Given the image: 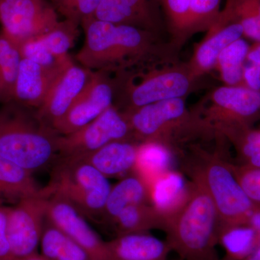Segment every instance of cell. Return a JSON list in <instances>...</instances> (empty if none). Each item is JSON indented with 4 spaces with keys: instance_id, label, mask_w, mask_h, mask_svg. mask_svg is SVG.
<instances>
[{
    "instance_id": "1",
    "label": "cell",
    "mask_w": 260,
    "mask_h": 260,
    "mask_svg": "<svg viewBox=\"0 0 260 260\" xmlns=\"http://www.w3.org/2000/svg\"><path fill=\"white\" fill-rule=\"evenodd\" d=\"M192 179L185 201L167 219V242L183 260H220L218 212L201 181Z\"/></svg>"
},
{
    "instance_id": "2",
    "label": "cell",
    "mask_w": 260,
    "mask_h": 260,
    "mask_svg": "<svg viewBox=\"0 0 260 260\" xmlns=\"http://www.w3.org/2000/svg\"><path fill=\"white\" fill-rule=\"evenodd\" d=\"M22 107L11 102L0 109V155L32 173L56 158L58 135Z\"/></svg>"
},
{
    "instance_id": "3",
    "label": "cell",
    "mask_w": 260,
    "mask_h": 260,
    "mask_svg": "<svg viewBox=\"0 0 260 260\" xmlns=\"http://www.w3.org/2000/svg\"><path fill=\"white\" fill-rule=\"evenodd\" d=\"M112 186L108 178L84 158L60 157L45 189L74 205L83 215L102 217Z\"/></svg>"
},
{
    "instance_id": "4",
    "label": "cell",
    "mask_w": 260,
    "mask_h": 260,
    "mask_svg": "<svg viewBox=\"0 0 260 260\" xmlns=\"http://www.w3.org/2000/svg\"><path fill=\"white\" fill-rule=\"evenodd\" d=\"M191 177L201 181L213 200L220 220L219 232L249 223L256 210L233 173L230 162L214 158L197 161Z\"/></svg>"
},
{
    "instance_id": "5",
    "label": "cell",
    "mask_w": 260,
    "mask_h": 260,
    "mask_svg": "<svg viewBox=\"0 0 260 260\" xmlns=\"http://www.w3.org/2000/svg\"><path fill=\"white\" fill-rule=\"evenodd\" d=\"M59 22L56 10L46 0H0L1 35L15 49Z\"/></svg>"
},
{
    "instance_id": "6",
    "label": "cell",
    "mask_w": 260,
    "mask_h": 260,
    "mask_svg": "<svg viewBox=\"0 0 260 260\" xmlns=\"http://www.w3.org/2000/svg\"><path fill=\"white\" fill-rule=\"evenodd\" d=\"M49 196L44 188L42 194L8 207L6 233L13 259L39 254Z\"/></svg>"
},
{
    "instance_id": "7",
    "label": "cell",
    "mask_w": 260,
    "mask_h": 260,
    "mask_svg": "<svg viewBox=\"0 0 260 260\" xmlns=\"http://www.w3.org/2000/svg\"><path fill=\"white\" fill-rule=\"evenodd\" d=\"M127 121L111 107L95 120L67 135H58V154L61 157H83L112 142L121 140L129 133Z\"/></svg>"
},
{
    "instance_id": "8",
    "label": "cell",
    "mask_w": 260,
    "mask_h": 260,
    "mask_svg": "<svg viewBox=\"0 0 260 260\" xmlns=\"http://www.w3.org/2000/svg\"><path fill=\"white\" fill-rule=\"evenodd\" d=\"M112 86L102 72H92L88 83L68 112L51 127L61 135L72 134L112 107Z\"/></svg>"
},
{
    "instance_id": "9",
    "label": "cell",
    "mask_w": 260,
    "mask_h": 260,
    "mask_svg": "<svg viewBox=\"0 0 260 260\" xmlns=\"http://www.w3.org/2000/svg\"><path fill=\"white\" fill-rule=\"evenodd\" d=\"M47 218L83 247L90 259L109 260L107 242L98 235L83 214L69 201L58 195H50Z\"/></svg>"
},
{
    "instance_id": "10",
    "label": "cell",
    "mask_w": 260,
    "mask_h": 260,
    "mask_svg": "<svg viewBox=\"0 0 260 260\" xmlns=\"http://www.w3.org/2000/svg\"><path fill=\"white\" fill-rule=\"evenodd\" d=\"M92 72L70 61L53 84L36 117L51 127L68 112L88 83Z\"/></svg>"
},
{
    "instance_id": "11",
    "label": "cell",
    "mask_w": 260,
    "mask_h": 260,
    "mask_svg": "<svg viewBox=\"0 0 260 260\" xmlns=\"http://www.w3.org/2000/svg\"><path fill=\"white\" fill-rule=\"evenodd\" d=\"M72 60L50 67L21 58L13 102L22 107L39 109L56 78Z\"/></svg>"
},
{
    "instance_id": "12",
    "label": "cell",
    "mask_w": 260,
    "mask_h": 260,
    "mask_svg": "<svg viewBox=\"0 0 260 260\" xmlns=\"http://www.w3.org/2000/svg\"><path fill=\"white\" fill-rule=\"evenodd\" d=\"M107 245L109 260H169L172 251L167 241L148 233L119 235Z\"/></svg>"
},
{
    "instance_id": "13",
    "label": "cell",
    "mask_w": 260,
    "mask_h": 260,
    "mask_svg": "<svg viewBox=\"0 0 260 260\" xmlns=\"http://www.w3.org/2000/svg\"><path fill=\"white\" fill-rule=\"evenodd\" d=\"M44 187L38 184L32 173L0 155V204L15 203L42 194Z\"/></svg>"
},
{
    "instance_id": "14",
    "label": "cell",
    "mask_w": 260,
    "mask_h": 260,
    "mask_svg": "<svg viewBox=\"0 0 260 260\" xmlns=\"http://www.w3.org/2000/svg\"><path fill=\"white\" fill-rule=\"evenodd\" d=\"M139 148L121 140L112 142L83 157L107 178L124 174L136 166Z\"/></svg>"
},
{
    "instance_id": "15",
    "label": "cell",
    "mask_w": 260,
    "mask_h": 260,
    "mask_svg": "<svg viewBox=\"0 0 260 260\" xmlns=\"http://www.w3.org/2000/svg\"><path fill=\"white\" fill-rule=\"evenodd\" d=\"M189 88V82L184 75L178 73L159 75L136 87L131 99L137 107L153 103L170 100L182 96Z\"/></svg>"
},
{
    "instance_id": "16",
    "label": "cell",
    "mask_w": 260,
    "mask_h": 260,
    "mask_svg": "<svg viewBox=\"0 0 260 260\" xmlns=\"http://www.w3.org/2000/svg\"><path fill=\"white\" fill-rule=\"evenodd\" d=\"M215 102L236 119L239 133L249 130L247 121L260 112V92L246 87H223L214 94Z\"/></svg>"
},
{
    "instance_id": "17",
    "label": "cell",
    "mask_w": 260,
    "mask_h": 260,
    "mask_svg": "<svg viewBox=\"0 0 260 260\" xmlns=\"http://www.w3.org/2000/svg\"><path fill=\"white\" fill-rule=\"evenodd\" d=\"M130 118V124L143 136L156 133L168 121L177 119L184 112V104L179 99L153 103L138 107Z\"/></svg>"
},
{
    "instance_id": "18",
    "label": "cell",
    "mask_w": 260,
    "mask_h": 260,
    "mask_svg": "<svg viewBox=\"0 0 260 260\" xmlns=\"http://www.w3.org/2000/svg\"><path fill=\"white\" fill-rule=\"evenodd\" d=\"M188 191L189 186L182 176L169 171L153 181L150 198L154 208L168 219L184 203Z\"/></svg>"
},
{
    "instance_id": "19",
    "label": "cell",
    "mask_w": 260,
    "mask_h": 260,
    "mask_svg": "<svg viewBox=\"0 0 260 260\" xmlns=\"http://www.w3.org/2000/svg\"><path fill=\"white\" fill-rule=\"evenodd\" d=\"M94 18L115 25L135 27V24L148 23L151 13L148 0H102Z\"/></svg>"
},
{
    "instance_id": "20",
    "label": "cell",
    "mask_w": 260,
    "mask_h": 260,
    "mask_svg": "<svg viewBox=\"0 0 260 260\" xmlns=\"http://www.w3.org/2000/svg\"><path fill=\"white\" fill-rule=\"evenodd\" d=\"M148 197V186L143 178L137 176L124 178L112 186L102 218L113 223L123 210L130 205L145 203Z\"/></svg>"
},
{
    "instance_id": "21",
    "label": "cell",
    "mask_w": 260,
    "mask_h": 260,
    "mask_svg": "<svg viewBox=\"0 0 260 260\" xmlns=\"http://www.w3.org/2000/svg\"><path fill=\"white\" fill-rule=\"evenodd\" d=\"M39 248L41 255L47 260H91L83 247L47 218Z\"/></svg>"
},
{
    "instance_id": "22",
    "label": "cell",
    "mask_w": 260,
    "mask_h": 260,
    "mask_svg": "<svg viewBox=\"0 0 260 260\" xmlns=\"http://www.w3.org/2000/svg\"><path fill=\"white\" fill-rule=\"evenodd\" d=\"M167 219L153 205L146 203L130 205L114 220L118 236L133 233H147L152 229L165 230Z\"/></svg>"
},
{
    "instance_id": "23",
    "label": "cell",
    "mask_w": 260,
    "mask_h": 260,
    "mask_svg": "<svg viewBox=\"0 0 260 260\" xmlns=\"http://www.w3.org/2000/svg\"><path fill=\"white\" fill-rule=\"evenodd\" d=\"M260 233L250 223L225 228L219 232L218 244L225 249L223 260H241L255 249Z\"/></svg>"
},
{
    "instance_id": "24",
    "label": "cell",
    "mask_w": 260,
    "mask_h": 260,
    "mask_svg": "<svg viewBox=\"0 0 260 260\" xmlns=\"http://www.w3.org/2000/svg\"><path fill=\"white\" fill-rule=\"evenodd\" d=\"M80 25L76 22L64 19L49 32L39 36V38L48 51L56 59L66 60L70 57L69 51L78 37Z\"/></svg>"
},
{
    "instance_id": "25",
    "label": "cell",
    "mask_w": 260,
    "mask_h": 260,
    "mask_svg": "<svg viewBox=\"0 0 260 260\" xmlns=\"http://www.w3.org/2000/svg\"><path fill=\"white\" fill-rule=\"evenodd\" d=\"M243 35L244 30L242 25L234 21L231 18V22L229 25L224 27L216 35L214 36L200 47L197 55L198 62L203 68L212 66L220 53L228 46L241 39Z\"/></svg>"
},
{
    "instance_id": "26",
    "label": "cell",
    "mask_w": 260,
    "mask_h": 260,
    "mask_svg": "<svg viewBox=\"0 0 260 260\" xmlns=\"http://www.w3.org/2000/svg\"><path fill=\"white\" fill-rule=\"evenodd\" d=\"M249 51L247 42L239 39L228 46L219 55L223 79L229 85H236L242 80L244 61Z\"/></svg>"
},
{
    "instance_id": "27",
    "label": "cell",
    "mask_w": 260,
    "mask_h": 260,
    "mask_svg": "<svg viewBox=\"0 0 260 260\" xmlns=\"http://www.w3.org/2000/svg\"><path fill=\"white\" fill-rule=\"evenodd\" d=\"M172 164L170 154L167 149L157 144H147L140 147L136 166L138 171L147 177L153 178L169 172Z\"/></svg>"
},
{
    "instance_id": "28",
    "label": "cell",
    "mask_w": 260,
    "mask_h": 260,
    "mask_svg": "<svg viewBox=\"0 0 260 260\" xmlns=\"http://www.w3.org/2000/svg\"><path fill=\"white\" fill-rule=\"evenodd\" d=\"M20 57L18 49L11 45L5 52L0 65V103L14 101Z\"/></svg>"
},
{
    "instance_id": "29",
    "label": "cell",
    "mask_w": 260,
    "mask_h": 260,
    "mask_svg": "<svg viewBox=\"0 0 260 260\" xmlns=\"http://www.w3.org/2000/svg\"><path fill=\"white\" fill-rule=\"evenodd\" d=\"M231 169L256 211H260V168L232 164Z\"/></svg>"
},
{
    "instance_id": "30",
    "label": "cell",
    "mask_w": 260,
    "mask_h": 260,
    "mask_svg": "<svg viewBox=\"0 0 260 260\" xmlns=\"http://www.w3.org/2000/svg\"><path fill=\"white\" fill-rule=\"evenodd\" d=\"M16 49L22 59H27L44 66H56L64 64L71 59V57L66 60H59L48 51L43 44L39 37L32 38L25 41Z\"/></svg>"
},
{
    "instance_id": "31",
    "label": "cell",
    "mask_w": 260,
    "mask_h": 260,
    "mask_svg": "<svg viewBox=\"0 0 260 260\" xmlns=\"http://www.w3.org/2000/svg\"><path fill=\"white\" fill-rule=\"evenodd\" d=\"M237 141L242 159L240 164L260 168V133L248 130L238 135Z\"/></svg>"
},
{
    "instance_id": "32",
    "label": "cell",
    "mask_w": 260,
    "mask_h": 260,
    "mask_svg": "<svg viewBox=\"0 0 260 260\" xmlns=\"http://www.w3.org/2000/svg\"><path fill=\"white\" fill-rule=\"evenodd\" d=\"M220 0H191L189 20H205L217 13Z\"/></svg>"
},
{
    "instance_id": "33",
    "label": "cell",
    "mask_w": 260,
    "mask_h": 260,
    "mask_svg": "<svg viewBox=\"0 0 260 260\" xmlns=\"http://www.w3.org/2000/svg\"><path fill=\"white\" fill-rule=\"evenodd\" d=\"M56 13L64 16L65 20H73L80 25L78 15V0H50Z\"/></svg>"
},
{
    "instance_id": "34",
    "label": "cell",
    "mask_w": 260,
    "mask_h": 260,
    "mask_svg": "<svg viewBox=\"0 0 260 260\" xmlns=\"http://www.w3.org/2000/svg\"><path fill=\"white\" fill-rule=\"evenodd\" d=\"M8 207L0 204V260L13 259L7 238L6 225Z\"/></svg>"
},
{
    "instance_id": "35",
    "label": "cell",
    "mask_w": 260,
    "mask_h": 260,
    "mask_svg": "<svg viewBox=\"0 0 260 260\" xmlns=\"http://www.w3.org/2000/svg\"><path fill=\"white\" fill-rule=\"evenodd\" d=\"M102 0H78V15L82 21L94 18L95 12L102 3Z\"/></svg>"
},
{
    "instance_id": "36",
    "label": "cell",
    "mask_w": 260,
    "mask_h": 260,
    "mask_svg": "<svg viewBox=\"0 0 260 260\" xmlns=\"http://www.w3.org/2000/svg\"><path fill=\"white\" fill-rule=\"evenodd\" d=\"M249 223L260 233V211H254L253 213L249 220ZM241 260H260V241L255 249L249 255Z\"/></svg>"
},
{
    "instance_id": "37",
    "label": "cell",
    "mask_w": 260,
    "mask_h": 260,
    "mask_svg": "<svg viewBox=\"0 0 260 260\" xmlns=\"http://www.w3.org/2000/svg\"><path fill=\"white\" fill-rule=\"evenodd\" d=\"M10 47H11L10 43L5 37L0 35V65H1L2 60H3L5 52Z\"/></svg>"
},
{
    "instance_id": "38",
    "label": "cell",
    "mask_w": 260,
    "mask_h": 260,
    "mask_svg": "<svg viewBox=\"0 0 260 260\" xmlns=\"http://www.w3.org/2000/svg\"><path fill=\"white\" fill-rule=\"evenodd\" d=\"M11 260H47L44 256L41 255L40 254H34V255L27 256V257L23 258H16V259H13Z\"/></svg>"
}]
</instances>
